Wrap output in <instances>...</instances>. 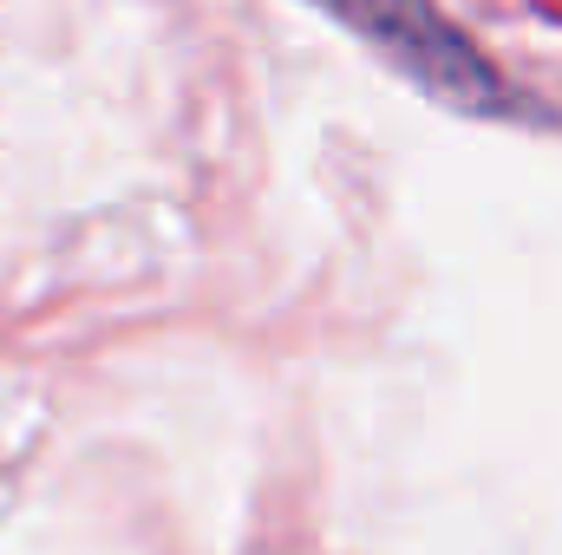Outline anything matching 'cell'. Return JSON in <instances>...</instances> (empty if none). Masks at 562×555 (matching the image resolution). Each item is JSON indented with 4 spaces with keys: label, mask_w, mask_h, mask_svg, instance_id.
Returning <instances> with one entry per match:
<instances>
[{
    "label": "cell",
    "mask_w": 562,
    "mask_h": 555,
    "mask_svg": "<svg viewBox=\"0 0 562 555\" xmlns=\"http://www.w3.org/2000/svg\"><path fill=\"white\" fill-rule=\"evenodd\" d=\"M347 33H360L393 72H406L425 99L451 105V112H471V118H504L517 112L510 105V86L504 72L431 7V0H321Z\"/></svg>",
    "instance_id": "cell-1"
}]
</instances>
